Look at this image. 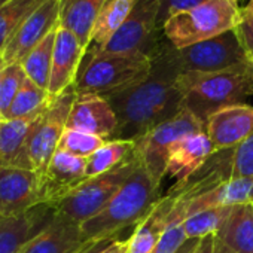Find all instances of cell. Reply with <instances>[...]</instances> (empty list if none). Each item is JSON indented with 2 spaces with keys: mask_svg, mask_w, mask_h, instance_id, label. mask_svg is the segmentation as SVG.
<instances>
[{
  "mask_svg": "<svg viewBox=\"0 0 253 253\" xmlns=\"http://www.w3.org/2000/svg\"><path fill=\"white\" fill-rule=\"evenodd\" d=\"M214 238H216V235H213V234L200 238L198 246H197L194 253H213V250H214Z\"/></svg>",
  "mask_w": 253,
  "mask_h": 253,
  "instance_id": "74e56055",
  "label": "cell"
},
{
  "mask_svg": "<svg viewBox=\"0 0 253 253\" xmlns=\"http://www.w3.org/2000/svg\"><path fill=\"white\" fill-rule=\"evenodd\" d=\"M134 5L136 0H107L95 21L89 48H103L128 18Z\"/></svg>",
  "mask_w": 253,
  "mask_h": 253,
  "instance_id": "d4e9b609",
  "label": "cell"
},
{
  "mask_svg": "<svg viewBox=\"0 0 253 253\" xmlns=\"http://www.w3.org/2000/svg\"><path fill=\"white\" fill-rule=\"evenodd\" d=\"M85 243L81 225L57 214L49 226L35 237L21 253H76Z\"/></svg>",
  "mask_w": 253,
  "mask_h": 253,
  "instance_id": "d6986e66",
  "label": "cell"
},
{
  "mask_svg": "<svg viewBox=\"0 0 253 253\" xmlns=\"http://www.w3.org/2000/svg\"><path fill=\"white\" fill-rule=\"evenodd\" d=\"M180 75L177 49L164 36L152 55L148 78L122 92L104 97L118 118V128L112 140L134 142L180 113L183 110Z\"/></svg>",
  "mask_w": 253,
  "mask_h": 253,
  "instance_id": "6da1fadb",
  "label": "cell"
},
{
  "mask_svg": "<svg viewBox=\"0 0 253 253\" xmlns=\"http://www.w3.org/2000/svg\"><path fill=\"white\" fill-rule=\"evenodd\" d=\"M253 177V134L231 149L229 179Z\"/></svg>",
  "mask_w": 253,
  "mask_h": 253,
  "instance_id": "d6a6232c",
  "label": "cell"
},
{
  "mask_svg": "<svg viewBox=\"0 0 253 253\" xmlns=\"http://www.w3.org/2000/svg\"><path fill=\"white\" fill-rule=\"evenodd\" d=\"M42 204L41 176L35 170L0 166V216H18Z\"/></svg>",
  "mask_w": 253,
  "mask_h": 253,
  "instance_id": "7c38bea8",
  "label": "cell"
},
{
  "mask_svg": "<svg viewBox=\"0 0 253 253\" xmlns=\"http://www.w3.org/2000/svg\"><path fill=\"white\" fill-rule=\"evenodd\" d=\"M174 203L173 195L161 198L152 211L134 228L128 240V253H152L167 228V214Z\"/></svg>",
  "mask_w": 253,
  "mask_h": 253,
  "instance_id": "603a6c76",
  "label": "cell"
},
{
  "mask_svg": "<svg viewBox=\"0 0 253 253\" xmlns=\"http://www.w3.org/2000/svg\"><path fill=\"white\" fill-rule=\"evenodd\" d=\"M76 95L78 94L73 85L63 94L54 97L49 107L33 126L29 139V160L32 169L39 176L46 170L52 155L60 146V140L67 126V119Z\"/></svg>",
  "mask_w": 253,
  "mask_h": 253,
  "instance_id": "30bf717a",
  "label": "cell"
},
{
  "mask_svg": "<svg viewBox=\"0 0 253 253\" xmlns=\"http://www.w3.org/2000/svg\"><path fill=\"white\" fill-rule=\"evenodd\" d=\"M134 152L136 146L131 140H107L89 158H86V179L110 171Z\"/></svg>",
  "mask_w": 253,
  "mask_h": 253,
  "instance_id": "4316f807",
  "label": "cell"
},
{
  "mask_svg": "<svg viewBox=\"0 0 253 253\" xmlns=\"http://www.w3.org/2000/svg\"><path fill=\"white\" fill-rule=\"evenodd\" d=\"M55 216L57 210L49 204H38L18 216H0V253H21Z\"/></svg>",
  "mask_w": 253,
  "mask_h": 253,
  "instance_id": "9a60e30c",
  "label": "cell"
},
{
  "mask_svg": "<svg viewBox=\"0 0 253 253\" xmlns=\"http://www.w3.org/2000/svg\"><path fill=\"white\" fill-rule=\"evenodd\" d=\"M6 67V63H5V60L0 57V78H2V72H3V69Z\"/></svg>",
  "mask_w": 253,
  "mask_h": 253,
  "instance_id": "7bdbcfd3",
  "label": "cell"
},
{
  "mask_svg": "<svg viewBox=\"0 0 253 253\" xmlns=\"http://www.w3.org/2000/svg\"><path fill=\"white\" fill-rule=\"evenodd\" d=\"M214 152L216 151L206 131L191 133L182 137L171 148L167 161L166 174L176 179L174 189H182L189 179L207 164Z\"/></svg>",
  "mask_w": 253,
  "mask_h": 253,
  "instance_id": "2e32d148",
  "label": "cell"
},
{
  "mask_svg": "<svg viewBox=\"0 0 253 253\" xmlns=\"http://www.w3.org/2000/svg\"><path fill=\"white\" fill-rule=\"evenodd\" d=\"M107 0H61L60 26L72 32L88 51L95 21Z\"/></svg>",
  "mask_w": 253,
  "mask_h": 253,
  "instance_id": "7402d4cb",
  "label": "cell"
},
{
  "mask_svg": "<svg viewBox=\"0 0 253 253\" xmlns=\"http://www.w3.org/2000/svg\"><path fill=\"white\" fill-rule=\"evenodd\" d=\"M186 240L188 238L185 235L182 222L173 223L166 228L164 234L161 235V238L152 253H176Z\"/></svg>",
  "mask_w": 253,
  "mask_h": 253,
  "instance_id": "e575fe53",
  "label": "cell"
},
{
  "mask_svg": "<svg viewBox=\"0 0 253 253\" xmlns=\"http://www.w3.org/2000/svg\"><path fill=\"white\" fill-rule=\"evenodd\" d=\"M209 0H160L158 6V27L163 30L166 23L174 15L200 6Z\"/></svg>",
  "mask_w": 253,
  "mask_h": 253,
  "instance_id": "836d02e7",
  "label": "cell"
},
{
  "mask_svg": "<svg viewBox=\"0 0 253 253\" xmlns=\"http://www.w3.org/2000/svg\"><path fill=\"white\" fill-rule=\"evenodd\" d=\"M152 57L140 52L118 54L88 49L79 69L76 94H97L109 97L122 92L148 78Z\"/></svg>",
  "mask_w": 253,
  "mask_h": 253,
  "instance_id": "277c9868",
  "label": "cell"
},
{
  "mask_svg": "<svg viewBox=\"0 0 253 253\" xmlns=\"http://www.w3.org/2000/svg\"><path fill=\"white\" fill-rule=\"evenodd\" d=\"M52 95L26 78L23 86L20 88L17 97L14 98L8 113L3 119H26V118H39L45 113L52 101Z\"/></svg>",
  "mask_w": 253,
  "mask_h": 253,
  "instance_id": "484cf974",
  "label": "cell"
},
{
  "mask_svg": "<svg viewBox=\"0 0 253 253\" xmlns=\"http://www.w3.org/2000/svg\"><path fill=\"white\" fill-rule=\"evenodd\" d=\"M182 73H216L252 64L237 30L225 32L209 41L177 49Z\"/></svg>",
  "mask_w": 253,
  "mask_h": 253,
  "instance_id": "9c48e42d",
  "label": "cell"
},
{
  "mask_svg": "<svg viewBox=\"0 0 253 253\" xmlns=\"http://www.w3.org/2000/svg\"><path fill=\"white\" fill-rule=\"evenodd\" d=\"M8 2V0H0V6H2V5H5Z\"/></svg>",
  "mask_w": 253,
  "mask_h": 253,
  "instance_id": "ee69618b",
  "label": "cell"
},
{
  "mask_svg": "<svg viewBox=\"0 0 253 253\" xmlns=\"http://www.w3.org/2000/svg\"><path fill=\"white\" fill-rule=\"evenodd\" d=\"M240 21L241 9L237 3L231 0H209L170 18L163 32L176 49H182L235 30Z\"/></svg>",
  "mask_w": 253,
  "mask_h": 253,
  "instance_id": "5b68a950",
  "label": "cell"
},
{
  "mask_svg": "<svg viewBox=\"0 0 253 253\" xmlns=\"http://www.w3.org/2000/svg\"><path fill=\"white\" fill-rule=\"evenodd\" d=\"M179 88L183 94V109L192 112L206 125L214 110L243 104L253 95V64L216 73H182Z\"/></svg>",
  "mask_w": 253,
  "mask_h": 253,
  "instance_id": "3957f363",
  "label": "cell"
},
{
  "mask_svg": "<svg viewBox=\"0 0 253 253\" xmlns=\"http://www.w3.org/2000/svg\"><path fill=\"white\" fill-rule=\"evenodd\" d=\"M204 131V124L188 109H183L174 118L160 124L154 130L134 140L136 152L152 176L160 185L167 171V161L171 148L186 134Z\"/></svg>",
  "mask_w": 253,
  "mask_h": 253,
  "instance_id": "52a82bcc",
  "label": "cell"
},
{
  "mask_svg": "<svg viewBox=\"0 0 253 253\" xmlns=\"http://www.w3.org/2000/svg\"><path fill=\"white\" fill-rule=\"evenodd\" d=\"M231 2H234V3H237V5H238V3L241 2V0H231Z\"/></svg>",
  "mask_w": 253,
  "mask_h": 253,
  "instance_id": "f6af8a7d",
  "label": "cell"
},
{
  "mask_svg": "<svg viewBox=\"0 0 253 253\" xmlns=\"http://www.w3.org/2000/svg\"><path fill=\"white\" fill-rule=\"evenodd\" d=\"M86 49L81 45L79 39L64 27H58L52 55V70L48 92L52 97L63 94L67 88L73 86L82 66Z\"/></svg>",
  "mask_w": 253,
  "mask_h": 253,
  "instance_id": "ac0fdd59",
  "label": "cell"
},
{
  "mask_svg": "<svg viewBox=\"0 0 253 253\" xmlns=\"http://www.w3.org/2000/svg\"><path fill=\"white\" fill-rule=\"evenodd\" d=\"M45 0H8L0 6V57L24 20Z\"/></svg>",
  "mask_w": 253,
  "mask_h": 253,
  "instance_id": "f1b7e54d",
  "label": "cell"
},
{
  "mask_svg": "<svg viewBox=\"0 0 253 253\" xmlns=\"http://www.w3.org/2000/svg\"><path fill=\"white\" fill-rule=\"evenodd\" d=\"M158 6L160 0H136L131 14L113 38L103 48L88 49L118 54L140 52L152 57L164 39V32L158 27Z\"/></svg>",
  "mask_w": 253,
  "mask_h": 253,
  "instance_id": "ba28073f",
  "label": "cell"
},
{
  "mask_svg": "<svg viewBox=\"0 0 253 253\" xmlns=\"http://www.w3.org/2000/svg\"><path fill=\"white\" fill-rule=\"evenodd\" d=\"M216 238L234 253H253V204L234 206Z\"/></svg>",
  "mask_w": 253,
  "mask_h": 253,
  "instance_id": "cb8c5ba5",
  "label": "cell"
},
{
  "mask_svg": "<svg viewBox=\"0 0 253 253\" xmlns=\"http://www.w3.org/2000/svg\"><path fill=\"white\" fill-rule=\"evenodd\" d=\"M61 0H45L20 26L3 51L6 64L23 63V60L52 32L60 27Z\"/></svg>",
  "mask_w": 253,
  "mask_h": 253,
  "instance_id": "8fae6325",
  "label": "cell"
},
{
  "mask_svg": "<svg viewBox=\"0 0 253 253\" xmlns=\"http://www.w3.org/2000/svg\"><path fill=\"white\" fill-rule=\"evenodd\" d=\"M198 241H200V238L186 240V241L182 244V247H180L176 253H194L195 249H197V246H198Z\"/></svg>",
  "mask_w": 253,
  "mask_h": 253,
  "instance_id": "ab89813d",
  "label": "cell"
},
{
  "mask_svg": "<svg viewBox=\"0 0 253 253\" xmlns=\"http://www.w3.org/2000/svg\"><path fill=\"white\" fill-rule=\"evenodd\" d=\"M158 188L160 185L140 161V166L116 195L97 214L81 225L84 240L115 238L126 226H137L161 200Z\"/></svg>",
  "mask_w": 253,
  "mask_h": 253,
  "instance_id": "7a4b0ae2",
  "label": "cell"
},
{
  "mask_svg": "<svg viewBox=\"0 0 253 253\" xmlns=\"http://www.w3.org/2000/svg\"><path fill=\"white\" fill-rule=\"evenodd\" d=\"M115 238H104V240H89L86 241L76 253H101L104 249H107Z\"/></svg>",
  "mask_w": 253,
  "mask_h": 253,
  "instance_id": "8d00e7d4",
  "label": "cell"
},
{
  "mask_svg": "<svg viewBox=\"0 0 253 253\" xmlns=\"http://www.w3.org/2000/svg\"><path fill=\"white\" fill-rule=\"evenodd\" d=\"M66 128L86 131L107 142L112 140L116 133L118 118L104 97L97 94H78Z\"/></svg>",
  "mask_w": 253,
  "mask_h": 253,
  "instance_id": "e0dca14e",
  "label": "cell"
},
{
  "mask_svg": "<svg viewBox=\"0 0 253 253\" xmlns=\"http://www.w3.org/2000/svg\"><path fill=\"white\" fill-rule=\"evenodd\" d=\"M213 253H234L232 250H229L222 241H219L217 238H214V250Z\"/></svg>",
  "mask_w": 253,
  "mask_h": 253,
  "instance_id": "60d3db41",
  "label": "cell"
},
{
  "mask_svg": "<svg viewBox=\"0 0 253 253\" xmlns=\"http://www.w3.org/2000/svg\"><path fill=\"white\" fill-rule=\"evenodd\" d=\"M244 204H253V177L228 179L191 200L186 209V217L211 207H234Z\"/></svg>",
  "mask_w": 253,
  "mask_h": 253,
  "instance_id": "44dd1931",
  "label": "cell"
},
{
  "mask_svg": "<svg viewBox=\"0 0 253 253\" xmlns=\"http://www.w3.org/2000/svg\"><path fill=\"white\" fill-rule=\"evenodd\" d=\"M101 253H128V240H115Z\"/></svg>",
  "mask_w": 253,
  "mask_h": 253,
  "instance_id": "f35d334b",
  "label": "cell"
},
{
  "mask_svg": "<svg viewBox=\"0 0 253 253\" xmlns=\"http://www.w3.org/2000/svg\"><path fill=\"white\" fill-rule=\"evenodd\" d=\"M204 131L216 152L234 149L253 134V107L244 103L220 107L207 118Z\"/></svg>",
  "mask_w": 253,
  "mask_h": 253,
  "instance_id": "4fadbf2b",
  "label": "cell"
},
{
  "mask_svg": "<svg viewBox=\"0 0 253 253\" xmlns=\"http://www.w3.org/2000/svg\"><path fill=\"white\" fill-rule=\"evenodd\" d=\"M241 14L243 15H253V0H250V3L241 9Z\"/></svg>",
  "mask_w": 253,
  "mask_h": 253,
  "instance_id": "b9f144b4",
  "label": "cell"
},
{
  "mask_svg": "<svg viewBox=\"0 0 253 253\" xmlns=\"http://www.w3.org/2000/svg\"><path fill=\"white\" fill-rule=\"evenodd\" d=\"M84 180H86V158L57 149L41 174L42 204L54 207Z\"/></svg>",
  "mask_w": 253,
  "mask_h": 253,
  "instance_id": "5bb4252c",
  "label": "cell"
},
{
  "mask_svg": "<svg viewBox=\"0 0 253 253\" xmlns=\"http://www.w3.org/2000/svg\"><path fill=\"white\" fill-rule=\"evenodd\" d=\"M237 33L238 38L243 43V48L253 64V15H243L241 14V21L237 26Z\"/></svg>",
  "mask_w": 253,
  "mask_h": 253,
  "instance_id": "d590c367",
  "label": "cell"
},
{
  "mask_svg": "<svg viewBox=\"0 0 253 253\" xmlns=\"http://www.w3.org/2000/svg\"><path fill=\"white\" fill-rule=\"evenodd\" d=\"M140 166V158L134 152L118 167L95 177H89L70 191L54 207L57 214H61L79 225L97 214L125 185L136 169Z\"/></svg>",
  "mask_w": 253,
  "mask_h": 253,
  "instance_id": "8992f818",
  "label": "cell"
},
{
  "mask_svg": "<svg viewBox=\"0 0 253 253\" xmlns=\"http://www.w3.org/2000/svg\"><path fill=\"white\" fill-rule=\"evenodd\" d=\"M58 30V29H57ZM57 30L46 36L21 63L26 76L35 82L38 86L48 91L51 70H52V55H54V45Z\"/></svg>",
  "mask_w": 253,
  "mask_h": 253,
  "instance_id": "83f0119b",
  "label": "cell"
},
{
  "mask_svg": "<svg viewBox=\"0 0 253 253\" xmlns=\"http://www.w3.org/2000/svg\"><path fill=\"white\" fill-rule=\"evenodd\" d=\"M2 121H3V116H2V115H0V122H2Z\"/></svg>",
  "mask_w": 253,
  "mask_h": 253,
  "instance_id": "bcb514c9",
  "label": "cell"
},
{
  "mask_svg": "<svg viewBox=\"0 0 253 253\" xmlns=\"http://www.w3.org/2000/svg\"><path fill=\"white\" fill-rule=\"evenodd\" d=\"M39 118L3 119L0 122V166L33 170L29 160V139Z\"/></svg>",
  "mask_w": 253,
  "mask_h": 253,
  "instance_id": "ffe728a7",
  "label": "cell"
},
{
  "mask_svg": "<svg viewBox=\"0 0 253 253\" xmlns=\"http://www.w3.org/2000/svg\"><path fill=\"white\" fill-rule=\"evenodd\" d=\"M104 143H106V140L95 134L81 131V130L66 128L63 133V137L60 140L58 149H63L66 152H70V154L82 157V158H89Z\"/></svg>",
  "mask_w": 253,
  "mask_h": 253,
  "instance_id": "4dcf8cb0",
  "label": "cell"
},
{
  "mask_svg": "<svg viewBox=\"0 0 253 253\" xmlns=\"http://www.w3.org/2000/svg\"><path fill=\"white\" fill-rule=\"evenodd\" d=\"M26 78L27 76L20 63L6 64V67L3 69L2 78H0V115L3 118L8 113Z\"/></svg>",
  "mask_w": 253,
  "mask_h": 253,
  "instance_id": "1f68e13d",
  "label": "cell"
},
{
  "mask_svg": "<svg viewBox=\"0 0 253 253\" xmlns=\"http://www.w3.org/2000/svg\"><path fill=\"white\" fill-rule=\"evenodd\" d=\"M232 207H211L201 211H197L186 219H183L182 225L185 229V235L188 240L191 238H203L207 235H216L219 229L223 226L228 219Z\"/></svg>",
  "mask_w": 253,
  "mask_h": 253,
  "instance_id": "f546056e",
  "label": "cell"
}]
</instances>
